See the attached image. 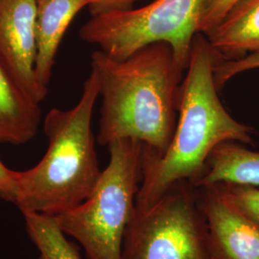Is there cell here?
<instances>
[{"label":"cell","instance_id":"1","mask_svg":"<svg viewBox=\"0 0 259 259\" xmlns=\"http://www.w3.org/2000/svg\"><path fill=\"white\" fill-rule=\"evenodd\" d=\"M217 56L205 35L197 33L180 89L171 143L162 155L142 146L137 209H148L178 183L194 182L213 149L222 142L251 144L252 129L234 119L218 96L214 79Z\"/></svg>","mask_w":259,"mask_h":259},{"label":"cell","instance_id":"2","mask_svg":"<svg viewBox=\"0 0 259 259\" xmlns=\"http://www.w3.org/2000/svg\"><path fill=\"white\" fill-rule=\"evenodd\" d=\"M102 96L97 140H138L157 155L166 151L178 120V101L185 68L172 47L155 42L124 60L101 50L92 55Z\"/></svg>","mask_w":259,"mask_h":259},{"label":"cell","instance_id":"3","mask_svg":"<svg viewBox=\"0 0 259 259\" xmlns=\"http://www.w3.org/2000/svg\"><path fill=\"white\" fill-rule=\"evenodd\" d=\"M99 93L92 69L79 102L69 110L47 112L44 131L48 139L46 155L36 166L17 172L15 204L20 212L56 216L84 202L102 171L92 129L93 109Z\"/></svg>","mask_w":259,"mask_h":259},{"label":"cell","instance_id":"4","mask_svg":"<svg viewBox=\"0 0 259 259\" xmlns=\"http://www.w3.org/2000/svg\"><path fill=\"white\" fill-rule=\"evenodd\" d=\"M142 146L135 139L111 142L110 162L92 194L82 204L54 216L61 230L83 247L89 259H122L142 178Z\"/></svg>","mask_w":259,"mask_h":259},{"label":"cell","instance_id":"5","mask_svg":"<svg viewBox=\"0 0 259 259\" xmlns=\"http://www.w3.org/2000/svg\"><path fill=\"white\" fill-rule=\"evenodd\" d=\"M204 2L155 0L138 9L105 10L93 14L79 36L115 60H124L151 44L166 42L186 69Z\"/></svg>","mask_w":259,"mask_h":259},{"label":"cell","instance_id":"6","mask_svg":"<svg viewBox=\"0 0 259 259\" xmlns=\"http://www.w3.org/2000/svg\"><path fill=\"white\" fill-rule=\"evenodd\" d=\"M122 259H211L198 188L181 182L148 209L136 207L125 233Z\"/></svg>","mask_w":259,"mask_h":259},{"label":"cell","instance_id":"7","mask_svg":"<svg viewBox=\"0 0 259 259\" xmlns=\"http://www.w3.org/2000/svg\"><path fill=\"white\" fill-rule=\"evenodd\" d=\"M36 0H0V59L37 103L47 95L36 77Z\"/></svg>","mask_w":259,"mask_h":259},{"label":"cell","instance_id":"8","mask_svg":"<svg viewBox=\"0 0 259 259\" xmlns=\"http://www.w3.org/2000/svg\"><path fill=\"white\" fill-rule=\"evenodd\" d=\"M198 192L211 259H259L258 227L227 204L213 186L200 187Z\"/></svg>","mask_w":259,"mask_h":259},{"label":"cell","instance_id":"9","mask_svg":"<svg viewBox=\"0 0 259 259\" xmlns=\"http://www.w3.org/2000/svg\"><path fill=\"white\" fill-rule=\"evenodd\" d=\"M132 3L131 0H36V77L40 87L47 90L59 47L81 10L90 6L92 14H95L105 10L129 8Z\"/></svg>","mask_w":259,"mask_h":259},{"label":"cell","instance_id":"10","mask_svg":"<svg viewBox=\"0 0 259 259\" xmlns=\"http://www.w3.org/2000/svg\"><path fill=\"white\" fill-rule=\"evenodd\" d=\"M39 103L25 93L0 59V143L21 145L37 134Z\"/></svg>","mask_w":259,"mask_h":259},{"label":"cell","instance_id":"11","mask_svg":"<svg viewBox=\"0 0 259 259\" xmlns=\"http://www.w3.org/2000/svg\"><path fill=\"white\" fill-rule=\"evenodd\" d=\"M204 35L224 59L235 60L258 53L259 0H238Z\"/></svg>","mask_w":259,"mask_h":259},{"label":"cell","instance_id":"12","mask_svg":"<svg viewBox=\"0 0 259 259\" xmlns=\"http://www.w3.org/2000/svg\"><path fill=\"white\" fill-rule=\"evenodd\" d=\"M221 183L259 186V151L237 141H225L213 149L203 173L191 184L200 188Z\"/></svg>","mask_w":259,"mask_h":259},{"label":"cell","instance_id":"13","mask_svg":"<svg viewBox=\"0 0 259 259\" xmlns=\"http://www.w3.org/2000/svg\"><path fill=\"white\" fill-rule=\"evenodd\" d=\"M22 216L38 259H81L79 248L68 240L54 216L36 212H22Z\"/></svg>","mask_w":259,"mask_h":259},{"label":"cell","instance_id":"14","mask_svg":"<svg viewBox=\"0 0 259 259\" xmlns=\"http://www.w3.org/2000/svg\"><path fill=\"white\" fill-rule=\"evenodd\" d=\"M212 186L227 204L259 228V186L232 183Z\"/></svg>","mask_w":259,"mask_h":259},{"label":"cell","instance_id":"15","mask_svg":"<svg viewBox=\"0 0 259 259\" xmlns=\"http://www.w3.org/2000/svg\"><path fill=\"white\" fill-rule=\"evenodd\" d=\"M256 68H259V52L235 60H228L218 56L214 65V79L218 91L234 76Z\"/></svg>","mask_w":259,"mask_h":259},{"label":"cell","instance_id":"16","mask_svg":"<svg viewBox=\"0 0 259 259\" xmlns=\"http://www.w3.org/2000/svg\"><path fill=\"white\" fill-rule=\"evenodd\" d=\"M238 0H205L198 23V33L205 34L216 26Z\"/></svg>","mask_w":259,"mask_h":259},{"label":"cell","instance_id":"17","mask_svg":"<svg viewBox=\"0 0 259 259\" xmlns=\"http://www.w3.org/2000/svg\"><path fill=\"white\" fill-rule=\"evenodd\" d=\"M17 172L6 166L0 159V199L15 204L18 192Z\"/></svg>","mask_w":259,"mask_h":259},{"label":"cell","instance_id":"18","mask_svg":"<svg viewBox=\"0 0 259 259\" xmlns=\"http://www.w3.org/2000/svg\"><path fill=\"white\" fill-rule=\"evenodd\" d=\"M133 1H134V2H135V1H137V0H133Z\"/></svg>","mask_w":259,"mask_h":259}]
</instances>
